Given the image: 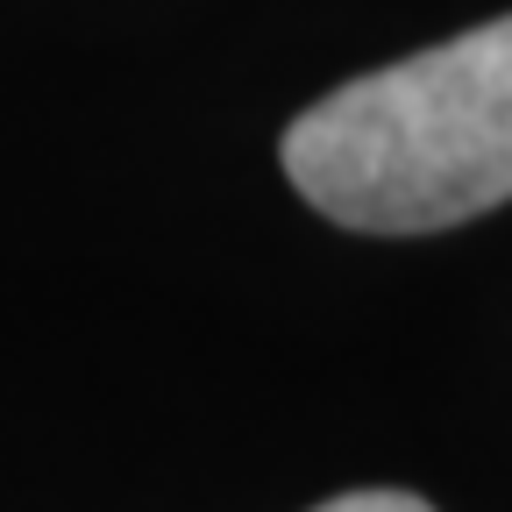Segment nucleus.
<instances>
[{
  "mask_svg": "<svg viewBox=\"0 0 512 512\" xmlns=\"http://www.w3.org/2000/svg\"><path fill=\"white\" fill-rule=\"evenodd\" d=\"M299 200L363 235H434L512 200V15L349 79L285 128Z\"/></svg>",
  "mask_w": 512,
  "mask_h": 512,
  "instance_id": "1",
  "label": "nucleus"
},
{
  "mask_svg": "<svg viewBox=\"0 0 512 512\" xmlns=\"http://www.w3.org/2000/svg\"><path fill=\"white\" fill-rule=\"evenodd\" d=\"M313 512H434V505L413 498V491H349V498H328Z\"/></svg>",
  "mask_w": 512,
  "mask_h": 512,
  "instance_id": "2",
  "label": "nucleus"
}]
</instances>
